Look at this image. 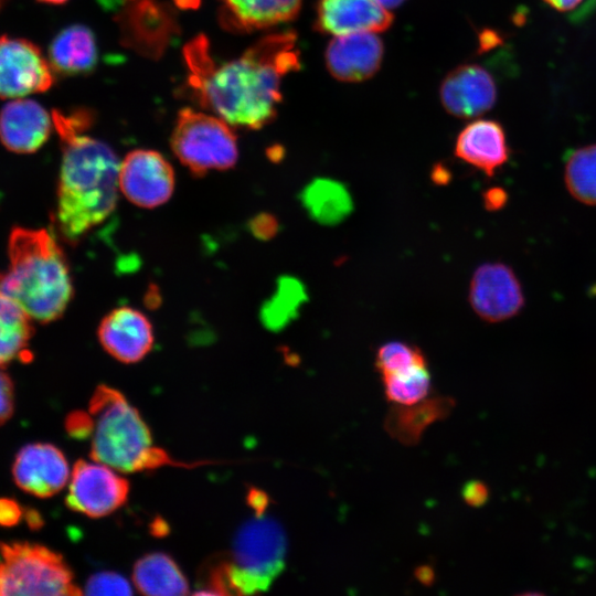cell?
I'll list each match as a JSON object with an SVG mask.
<instances>
[{"label": "cell", "mask_w": 596, "mask_h": 596, "mask_svg": "<svg viewBox=\"0 0 596 596\" xmlns=\"http://www.w3.org/2000/svg\"><path fill=\"white\" fill-rule=\"evenodd\" d=\"M189 85L201 106L231 126L258 129L273 120L281 102V79L300 67L296 34H267L244 54L215 63L200 34L183 50Z\"/></svg>", "instance_id": "obj_1"}, {"label": "cell", "mask_w": 596, "mask_h": 596, "mask_svg": "<svg viewBox=\"0 0 596 596\" xmlns=\"http://www.w3.org/2000/svg\"><path fill=\"white\" fill-rule=\"evenodd\" d=\"M52 118L63 149L56 223L62 236L74 243L114 211L120 162L108 145L83 135L92 124L89 110H53Z\"/></svg>", "instance_id": "obj_2"}, {"label": "cell", "mask_w": 596, "mask_h": 596, "mask_svg": "<svg viewBox=\"0 0 596 596\" xmlns=\"http://www.w3.org/2000/svg\"><path fill=\"white\" fill-rule=\"evenodd\" d=\"M8 252L10 266L0 279V290L36 321L58 319L73 296V285L53 236L46 230L15 227Z\"/></svg>", "instance_id": "obj_3"}, {"label": "cell", "mask_w": 596, "mask_h": 596, "mask_svg": "<svg viewBox=\"0 0 596 596\" xmlns=\"http://www.w3.org/2000/svg\"><path fill=\"white\" fill-rule=\"evenodd\" d=\"M94 419L91 457L120 472H139L166 465L187 466L174 461L162 448L153 445L143 418L118 390L98 385L89 401Z\"/></svg>", "instance_id": "obj_4"}, {"label": "cell", "mask_w": 596, "mask_h": 596, "mask_svg": "<svg viewBox=\"0 0 596 596\" xmlns=\"http://www.w3.org/2000/svg\"><path fill=\"white\" fill-rule=\"evenodd\" d=\"M286 551L283 526L265 513H255L237 530L230 555L216 558L227 595L267 590L285 568Z\"/></svg>", "instance_id": "obj_5"}, {"label": "cell", "mask_w": 596, "mask_h": 596, "mask_svg": "<svg viewBox=\"0 0 596 596\" xmlns=\"http://www.w3.org/2000/svg\"><path fill=\"white\" fill-rule=\"evenodd\" d=\"M81 594L60 553L31 542H0V596Z\"/></svg>", "instance_id": "obj_6"}, {"label": "cell", "mask_w": 596, "mask_h": 596, "mask_svg": "<svg viewBox=\"0 0 596 596\" xmlns=\"http://www.w3.org/2000/svg\"><path fill=\"white\" fill-rule=\"evenodd\" d=\"M177 158L193 174L232 168L238 157L237 140L230 124L219 116L183 108L171 136Z\"/></svg>", "instance_id": "obj_7"}, {"label": "cell", "mask_w": 596, "mask_h": 596, "mask_svg": "<svg viewBox=\"0 0 596 596\" xmlns=\"http://www.w3.org/2000/svg\"><path fill=\"white\" fill-rule=\"evenodd\" d=\"M129 482L114 468L95 461L78 460L71 472L65 503L89 518L106 517L124 505Z\"/></svg>", "instance_id": "obj_8"}, {"label": "cell", "mask_w": 596, "mask_h": 596, "mask_svg": "<svg viewBox=\"0 0 596 596\" xmlns=\"http://www.w3.org/2000/svg\"><path fill=\"white\" fill-rule=\"evenodd\" d=\"M54 83V71L31 41L0 35V98L43 93Z\"/></svg>", "instance_id": "obj_9"}, {"label": "cell", "mask_w": 596, "mask_h": 596, "mask_svg": "<svg viewBox=\"0 0 596 596\" xmlns=\"http://www.w3.org/2000/svg\"><path fill=\"white\" fill-rule=\"evenodd\" d=\"M118 184L125 196L140 207L166 203L174 189V173L164 157L155 150L137 149L120 162Z\"/></svg>", "instance_id": "obj_10"}, {"label": "cell", "mask_w": 596, "mask_h": 596, "mask_svg": "<svg viewBox=\"0 0 596 596\" xmlns=\"http://www.w3.org/2000/svg\"><path fill=\"white\" fill-rule=\"evenodd\" d=\"M469 301L473 311L487 322L514 317L525 302L518 277L503 263H486L476 269L470 281Z\"/></svg>", "instance_id": "obj_11"}, {"label": "cell", "mask_w": 596, "mask_h": 596, "mask_svg": "<svg viewBox=\"0 0 596 596\" xmlns=\"http://www.w3.org/2000/svg\"><path fill=\"white\" fill-rule=\"evenodd\" d=\"M118 21L126 44L150 56H159L177 32L173 15L156 0H126Z\"/></svg>", "instance_id": "obj_12"}, {"label": "cell", "mask_w": 596, "mask_h": 596, "mask_svg": "<svg viewBox=\"0 0 596 596\" xmlns=\"http://www.w3.org/2000/svg\"><path fill=\"white\" fill-rule=\"evenodd\" d=\"M12 473L23 491L39 498L54 496L66 486L71 477L64 454L46 443L21 448L15 456Z\"/></svg>", "instance_id": "obj_13"}, {"label": "cell", "mask_w": 596, "mask_h": 596, "mask_svg": "<svg viewBox=\"0 0 596 596\" xmlns=\"http://www.w3.org/2000/svg\"><path fill=\"white\" fill-rule=\"evenodd\" d=\"M102 347L123 363H136L152 349L155 337L149 319L131 307H119L105 316L98 327Z\"/></svg>", "instance_id": "obj_14"}, {"label": "cell", "mask_w": 596, "mask_h": 596, "mask_svg": "<svg viewBox=\"0 0 596 596\" xmlns=\"http://www.w3.org/2000/svg\"><path fill=\"white\" fill-rule=\"evenodd\" d=\"M439 96L449 114L459 118H472L494 105L497 87L486 68L478 64H464L446 75Z\"/></svg>", "instance_id": "obj_15"}, {"label": "cell", "mask_w": 596, "mask_h": 596, "mask_svg": "<svg viewBox=\"0 0 596 596\" xmlns=\"http://www.w3.org/2000/svg\"><path fill=\"white\" fill-rule=\"evenodd\" d=\"M381 39L369 32H354L333 38L326 50L330 74L342 82H361L380 68L383 58Z\"/></svg>", "instance_id": "obj_16"}, {"label": "cell", "mask_w": 596, "mask_h": 596, "mask_svg": "<svg viewBox=\"0 0 596 596\" xmlns=\"http://www.w3.org/2000/svg\"><path fill=\"white\" fill-rule=\"evenodd\" d=\"M54 127L52 115L38 102L15 98L0 110V140L15 153H31L41 148Z\"/></svg>", "instance_id": "obj_17"}, {"label": "cell", "mask_w": 596, "mask_h": 596, "mask_svg": "<svg viewBox=\"0 0 596 596\" xmlns=\"http://www.w3.org/2000/svg\"><path fill=\"white\" fill-rule=\"evenodd\" d=\"M393 21L376 0H319L316 30L342 35L354 32H381Z\"/></svg>", "instance_id": "obj_18"}, {"label": "cell", "mask_w": 596, "mask_h": 596, "mask_svg": "<svg viewBox=\"0 0 596 596\" xmlns=\"http://www.w3.org/2000/svg\"><path fill=\"white\" fill-rule=\"evenodd\" d=\"M455 153L462 161L492 177L509 160L510 150L504 130L498 121L478 119L460 131Z\"/></svg>", "instance_id": "obj_19"}, {"label": "cell", "mask_w": 596, "mask_h": 596, "mask_svg": "<svg viewBox=\"0 0 596 596\" xmlns=\"http://www.w3.org/2000/svg\"><path fill=\"white\" fill-rule=\"evenodd\" d=\"M49 62L61 75L91 74L98 63L94 32L84 24H71L58 31L49 45Z\"/></svg>", "instance_id": "obj_20"}, {"label": "cell", "mask_w": 596, "mask_h": 596, "mask_svg": "<svg viewBox=\"0 0 596 596\" xmlns=\"http://www.w3.org/2000/svg\"><path fill=\"white\" fill-rule=\"evenodd\" d=\"M455 406L449 396L424 398L411 405H393L384 421L386 433L405 446H415L424 430L433 423L446 418Z\"/></svg>", "instance_id": "obj_21"}, {"label": "cell", "mask_w": 596, "mask_h": 596, "mask_svg": "<svg viewBox=\"0 0 596 596\" xmlns=\"http://www.w3.org/2000/svg\"><path fill=\"white\" fill-rule=\"evenodd\" d=\"M221 20L236 31H254L296 18L301 0H223Z\"/></svg>", "instance_id": "obj_22"}, {"label": "cell", "mask_w": 596, "mask_h": 596, "mask_svg": "<svg viewBox=\"0 0 596 596\" xmlns=\"http://www.w3.org/2000/svg\"><path fill=\"white\" fill-rule=\"evenodd\" d=\"M132 579L137 589L146 595H185L187 577L171 556L161 552L145 554L134 566Z\"/></svg>", "instance_id": "obj_23"}, {"label": "cell", "mask_w": 596, "mask_h": 596, "mask_svg": "<svg viewBox=\"0 0 596 596\" xmlns=\"http://www.w3.org/2000/svg\"><path fill=\"white\" fill-rule=\"evenodd\" d=\"M300 200L309 215L322 225H337L352 211L348 189L339 181L318 178L308 183Z\"/></svg>", "instance_id": "obj_24"}, {"label": "cell", "mask_w": 596, "mask_h": 596, "mask_svg": "<svg viewBox=\"0 0 596 596\" xmlns=\"http://www.w3.org/2000/svg\"><path fill=\"white\" fill-rule=\"evenodd\" d=\"M31 334L29 315L0 290V366L23 355Z\"/></svg>", "instance_id": "obj_25"}, {"label": "cell", "mask_w": 596, "mask_h": 596, "mask_svg": "<svg viewBox=\"0 0 596 596\" xmlns=\"http://www.w3.org/2000/svg\"><path fill=\"white\" fill-rule=\"evenodd\" d=\"M307 299L306 287L299 279L290 276L280 277L275 294L262 307L263 324L270 331L283 330L296 319Z\"/></svg>", "instance_id": "obj_26"}, {"label": "cell", "mask_w": 596, "mask_h": 596, "mask_svg": "<svg viewBox=\"0 0 596 596\" xmlns=\"http://www.w3.org/2000/svg\"><path fill=\"white\" fill-rule=\"evenodd\" d=\"M564 182L575 200L596 206V145L577 148L567 156Z\"/></svg>", "instance_id": "obj_27"}, {"label": "cell", "mask_w": 596, "mask_h": 596, "mask_svg": "<svg viewBox=\"0 0 596 596\" xmlns=\"http://www.w3.org/2000/svg\"><path fill=\"white\" fill-rule=\"evenodd\" d=\"M382 377L386 398L400 405H411L423 401L432 390L427 366L385 374Z\"/></svg>", "instance_id": "obj_28"}, {"label": "cell", "mask_w": 596, "mask_h": 596, "mask_svg": "<svg viewBox=\"0 0 596 596\" xmlns=\"http://www.w3.org/2000/svg\"><path fill=\"white\" fill-rule=\"evenodd\" d=\"M375 366L382 375H385L427 366V362L418 348L401 341H391L379 348Z\"/></svg>", "instance_id": "obj_29"}, {"label": "cell", "mask_w": 596, "mask_h": 596, "mask_svg": "<svg viewBox=\"0 0 596 596\" xmlns=\"http://www.w3.org/2000/svg\"><path fill=\"white\" fill-rule=\"evenodd\" d=\"M132 593L129 582L123 575L111 571L93 574L87 579L84 590L86 595H131Z\"/></svg>", "instance_id": "obj_30"}, {"label": "cell", "mask_w": 596, "mask_h": 596, "mask_svg": "<svg viewBox=\"0 0 596 596\" xmlns=\"http://www.w3.org/2000/svg\"><path fill=\"white\" fill-rule=\"evenodd\" d=\"M65 428L67 434L75 439L91 438L94 419L89 412L74 411L67 415Z\"/></svg>", "instance_id": "obj_31"}, {"label": "cell", "mask_w": 596, "mask_h": 596, "mask_svg": "<svg viewBox=\"0 0 596 596\" xmlns=\"http://www.w3.org/2000/svg\"><path fill=\"white\" fill-rule=\"evenodd\" d=\"M14 409V386L11 377L0 370V426L3 425L13 414Z\"/></svg>", "instance_id": "obj_32"}, {"label": "cell", "mask_w": 596, "mask_h": 596, "mask_svg": "<svg viewBox=\"0 0 596 596\" xmlns=\"http://www.w3.org/2000/svg\"><path fill=\"white\" fill-rule=\"evenodd\" d=\"M252 233L260 240H269L278 232V221L270 214H259L251 221Z\"/></svg>", "instance_id": "obj_33"}, {"label": "cell", "mask_w": 596, "mask_h": 596, "mask_svg": "<svg viewBox=\"0 0 596 596\" xmlns=\"http://www.w3.org/2000/svg\"><path fill=\"white\" fill-rule=\"evenodd\" d=\"M24 510L11 498H0V525L10 528L17 525L23 518Z\"/></svg>", "instance_id": "obj_34"}, {"label": "cell", "mask_w": 596, "mask_h": 596, "mask_svg": "<svg viewBox=\"0 0 596 596\" xmlns=\"http://www.w3.org/2000/svg\"><path fill=\"white\" fill-rule=\"evenodd\" d=\"M462 498L471 507H481L488 501V487L479 480L469 481L462 488Z\"/></svg>", "instance_id": "obj_35"}, {"label": "cell", "mask_w": 596, "mask_h": 596, "mask_svg": "<svg viewBox=\"0 0 596 596\" xmlns=\"http://www.w3.org/2000/svg\"><path fill=\"white\" fill-rule=\"evenodd\" d=\"M485 207L489 211H498L502 209L508 201V193L504 189L493 187L488 189L483 195Z\"/></svg>", "instance_id": "obj_36"}, {"label": "cell", "mask_w": 596, "mask_h": 596, "mask_svg": "<svg viewBox=\"0 0 596 596\" xmlns=\"http://www.w3.org/2000/svg\"><path fill=\"white\" fill-rule=\"evenodd\" d=\"M247 502L254 513L263 514L269 505V497L262 490L251 489L247 493Z\"/></svg>", "instance_id": "obj_37"}, {"label": "cell", "mask_w": 596, "mask_h": 596, "mask_svg": "<svg viewBox=\"0 0 596 596\" xmlns=\"http://www.w3.org/2000/svg\"><path fill=\"white\" fill-rule=\"evenodd\" d=\"M23 518L25 519L29 528L32 530H38L44 524L42 515L35 509L24 510Z\"/></svg>", "instance_id": "obj_38"}, {"label": "cell", "mask_w": 596, "mask_h": 596, "mask_svg": "<svg viewBox=\"0 0 596 596\" xmlns=\"http://www.w3.org/2000/svg\"><path fill=\"white\" fill-rule=\"evenodd\" d=\"M557 11H568L574 9L582 0H543Z\"/></svg>", "instance_id": "obj_39"}, {"label": "cell", "mask_w": 596, "mask_h": 596, "mask_svg": "<svg viewBox=\"0 0 596 596\" xmlns=\"http://www.w3.org/2000/svg\"><path fill=\"white\" fill-rule=\"evenodd\" d=\"M416 577L423 584L429 585L434 581V572L428 566H421L415 572Z\"/></svg>", "instance_id": "obj_40"}, {"label": "cell", "mask_w": 596, "mask_h": 596, "mask_svg": "<svg viewBox=\"0 0 596 596\" xmlns=\"http://www.w3.org/2000/svg\"><path fill=\"white\" fill-rule=\"evenodd\" d=\"M449 173L446 171V169L436 167V169L433 171V179L436 183H446L449 180Z\"/></svg>", "instance_id": "obj_41"}, {"label": "cell", "mask_w": 596, "mask_h": 596, "mask_svg": "<svg viewBox=\"0 0 596 596\" xmlns=\"http://www.w3.org/2000/svg\"><path fill=\"white\" fill-rule=\"evenodd\" d=\"M384 8H395L400 6L404 0H376Z\"/></svg>", "instance_id": "obj_42"}, {"label": "cell", "mask_w": 596, "mask_h": 596, "mask_svg": "<svg viewBox=\"0 0 596 596\" xmlns=\"http://www.w3.org/2000/svg\"><path fill=\"white\" fill-rule=\"evenodd\" d=\"M43 3H50V4H62L65 3L67 0H38Z\"/></svg>", "instance_id": "obj_43"}, {"label": "cell", "mask_w": 596, "mask_h": 596, "mask_svg": "<svg viewBox=\"0 0 596 596\" xmlns=\"http://www.w3.org/2000/svg\"><path fill=\"white\" fill-rule=\"evenodd\" d=\"M7 2V0H0V9L3 7V4Z\"/></svg>", "instance_id": "obj_44"}]
</instances>
